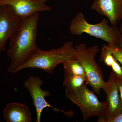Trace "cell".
Masks as SVG:
<instances>
[{
	"instance_id": "6da1fadb",
	"label": "cell",
	"mask_w": 122,
	"mask_h": 122,
	"mask_svg": "<svg viewBox=\"0 0 122 122\" xmlns=\"http://www.w3.org/2000/svg\"><path fill=\"white\" fill-rule=\"evenodd\" d=\"M39 13L22 19L18 28L9 39L7 54L10 63L7 71L16 73L38 48L36 42Z\"/></svg>"
},
{
	"instance_id": "7a4b0ae2",
	"label": "cell",
	"mask_w": 122,
	"mask_h": 122,
	"mask_svg": "<svg viewBox=\"0 0 122 122\" xmlns=\"http://www.w3.org/2000/svg\"><path fill=\"white\" fill-rule=\"evenodd\" d=\"M76 52L73 43L67 41L57 49L44 51L38 48L18 69V72L26 68L41 69L52 74L57 66L70 58L75 57Z\"/></svg>"
},
{
	"instance_id": "3957f363",
	"label": "cell",
	"mask_w": 122,
	"mask_h": 122,
	"mask_svg": "<svg viewBox=\"0 0 122 122\" xmlns=\"http://www.w3.org/2000/svg\"><path fill=\"white\" fill-rule=\"evenodd\" d=\"M109 21V20L104 18L99 23L91 24L86 21L83 13L79 12L71 21L69 30L72 35L87 34L102 39L108 44L117 45L122 33L116 25H110Z\"/></svg>"
},
{
	"instance_id": "277c9868",
	"label": "cell",
	"mask_w": 122,
	"mask_h": 122,
	"mask_svg": "<svg viewBox=\"0 0 122 122\" xmlns=\"http://www.w3.org/2000/svg\"><path fill=\"white\" fill-rule=\"evenodd\" d=\"M74 47L76 52L75 57L82 65L86 74V83L99 95L105 81L102 68L95 60L96 54L100 52L99 46L96 45L87 47L85 44L81 43Z\"/></svg>"
},
{
	"instance_id": "5b68a950",
	"label": "cell",
	"mask_w": 122,
	"mask_h": 122,
	"mask_svg": "<svg viewBox=\"0 0 122 122\" xmlns=\"http://www.w3.org/2000/svg\"><path fill=\"white\" fill-rule=\"evenodd\" d=\"M86 83L77 89L65 92L68 99L79 107L85 121L93 116L103 117L107 106L106 101L100 102L93 92L88 89Z\"/></svg>"
},
{
	"instance_id": "8992f818",
	"label": "cell",
	"mask_w": 122,
	"mask_h": 122,
	"mask_svg": "<svg viewBox=\"0 0 122 122\" xmlns=\"http://www.w3.org/2000/svg\"><path fill=\"white\" fill-rule=\"evenodd\" d=\"M44 81L38 76H30L24 81V86L30 94L36 114V122H41V114L45 108L50 107L56 113L61 112L70 118L74 116L72 110L65 111L52 106L46 101V97L50 96V92L41 89Z\"/></svg>"
},
{
	"instance_id": "52a82bcc",
	"label": "cell",
	"mask_w": 122,
	"mask_h": 122,
	"mask_svg": "<svg viewBox=\"0 0 122 122\" xmlns=\"http://www.w3.org/2000/svg\"><path fill=\"white\" fill-rule=\"evenodd\" d=\"M102 89L107 95L106 109L104 116L98 117V122H106L122 112V100L118 87L117 78L113 72H111L109 80L105 82Z\"/></svg>"
},
{
	"instance_id": "ba28073f",
	"label": "cell",
	"mask_w": 122,
	"mask_h": 122,
	"mask_svg": "<svg viewBox=\"0 0 122 122\" xmlns=\"http://www.w3.org/2000/svg\"><path fill=\"white\" fill-rule=\"evenodd\" d=\"M22 20L15 14L11 6H0V54L5 50L7 41L18 28Z\"/></svg>"
},
{
	"instance_id": "9c48e42d",
	"label": "cell",
	"mask_w": 122,
	"mask_h": 122,
	"mask_svg": "<svg viewBox=\"0 0 122 122\" xmlns=\"http://www.w3.org/2000/svg\"><path fill=\"white\" fill-rule=\"evenodd\" d=\"M49 0H0V6H11L18 17L24 19L37 12H50L52 8L46 4Z\"/></svg>"
},
{
	"instance_id": "30bf717a",
	"label": "cell",
	"mask_w": 122,
	"mask_h": 122,
	"mask_svg": "<svg viewBox=\"0 0 122 122\" xmlns=\"http://www.w3.org/2000/svg\"><path fill=\"white\" fill-rule=\"evenodd\" d=\"M90 9L106 17L111 25L122 20V0H95Z\"/></svg>"
},
{
	"instance_id": "8fae6325",
	"label": "cell",
	"mask_w": 122,
	"mask_h": 122,
	"mask_svg": "<svg viewBox=\"0 0 122 122\" xmlns=\"http://www.w3.org/2000/svg\"><path fill=\"white\" fill-rule=\"evenodd\" d=\"M3 117L7 122H30L31 112L26 105L12 102L7 104L4 109Z\"/></svg>"
},
{
	"instance_id": "7c38bea8",
	"label": "cell",
	"mask_w": 122,
	"mask_h": 122,
	"mask_svg": "<svg viewBox=\"0 0 122 122\" xmlns=\"http://www.w3.org/2000/svg\"><path fill=\"white\" fill-rule=\"evenodd\" d=\"M63 85L65 87V92L78 89L86 83L87 78L85 76L64 73Z\"/></svg>"
},
{
	"instance_id": "4fadbf2b",
	"label": "cell",
	"mask_w": 122,
	"mask_h": 122,
	"mask_svg": "<svg viewBox=\"0 0 122 122\" xmlns=\"http://www.w3.org/2000/svg\"><path fill=\"white\" fill-rule=\"evenodd\" d=\"M64 73L85 76L86 74L82 65L76 57L68 59L63 63Z\"/></svg>"
},
{
	"instance_id": "5bb4252c",
	"label": "cell",
	"mask_w": 122,
	"mask_h": 122,
	"mask_svg": "<svg viewBox=\"0 0 122 122\" xmlns=\"http://www.w3.org/2000/svg\"><path fill=\"white\" fill-rule=\"evenodd\" d=\"M100 58V61H102L106 65L110 67L113 72L118 70L121 67L120 64L116 59L111 51L103 45Z\"/></svg>"
},
{
	"instance_id": "9a60e30c",
	"label": "cell",
	"mask_w": 122,
	"mask_h": 122,
	"mask_svg": "<svg viewBox=\"0 0 122 122\" xmlns=\"http://www.w3.org/2000/svg\"><path fill=\"white\" fill-rule=\"evenodd\" d=\"M103 46L111 51L116 59L122 66V49L118 45H113L111 44H108V45L105 44Z\"/></svg>"
},
{
	"instance_id": "2e32d148",
	"label": "cell",
	"mask_w": 122,
	"mask_h": 122,
	"mask_svg": "<svg viewBox=\"0 0 122 122\" xmlns=\"http://www.w3.org/2000/svg\"><path fill=\"white\" fill-rule=\"evenodd\" d=\"M117 78L118 85L119 91V94H120L122 102V77H118L117 76Z\"/></svg>"
},
{
	"instance_id": "e0dca14e",
	"label": "cell",
	"mask_w": 122,
	"mask_h": 122,
	"mask_svg": "<svg viewBox=\"0 0 122 122\" xmlns=\"http://www.w3.org/2000/svg\"><path fill=\"white\" fill-rule=\"evenodd\" d=\"M106 122H122V112L117 117L107 120Z\"/></svg>"
},
{
	"instance_id": "ac0fdd59",
	"label": "cell",
	"mask_w": 122,
	"mask_h": 122,
	"mask_svg": "<svg viewBox=\"0 0 122 122\" xmlns=\"http://www.w3.org/2000/svg\"><path fill=\"white\" fill-rule=\"evenodd\" d=\"M121 31L122 33V35L120 36V39H119V41L118 46L120 47V48L122 49V31Z\"/></svg>"
},
{
	"instance_id": "d6986e66",
	"label": "cell",
	"mask_w": 122,
	"mask_h": 122,
	"mask_svg": "<svg viewBox=\"0 0 122 122\" xmlns=\"http://www.w3.org/2000/svg\"><path fill=\"white\" fill-rule=\"evenodd\" d=\"M120 31H122V24H121V25H120Z\"/></svg>"
}]
</instances>
